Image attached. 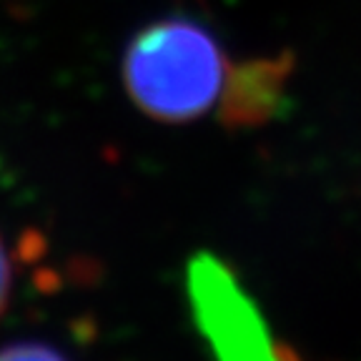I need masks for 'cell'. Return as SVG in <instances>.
<instances>
[{
	"label": "cell",
	"mask_w": 361,
	"mask_h": 361,
	"mask_svg": "<svg viewBox=\"0 0 361 361\" xmlns=\"http://www.w3.org/2000/svg\"><path fill=\"white\" fill-rule=\"evenodd\" d=\"M226 61L206 28L186 18L156 20L130 40L123 85L148 118L186 123L221 96Z\"/></svg>",
	"instance_id": "obj_1"
},
{
	"label": "cell",
	"mask_w": 361,
	"mask_h": 361,
	"mask_svg": "<svg viewBox=\"0 0 361 361\" xmlns=\"http://www.w3.org/2000/svg\"><path fill=\"white\" fill-rule=\"evenodd\" d=\"M193 319L216 361H301L286 344H276L254 299L221 259L198 254L186 274Z\"/></svg>",
	"instance_id": "obj_2"
},
{
	"label": "cell",
	"mask_w": 361,
	"mask_h": 361,
	"mask_svg": "<svg viewBox=\"0 0 361 361\" xmlns=\"http://www.w3.org/2000/svg\"><path fill=\"white\" fill-rule=\"evenodd\" d=\"M293 71L291 53L251 58L226 68L221 85V123L228 128H256L276 118Z\"/></svg>",
	"instance_id": "obj_3"
},
{
	"label": "cell",
	"mask_w": 361,
	"mask_h": 361,
	"mask_svg": "<svg viewBox=\"0 0 361 361\" xmlns=\"http://www.w3.org/2000/svg\"><path fill=\"white\" fill-rule=\"evenodd\" d=\"M0 361H68L61 351L53 346L35 344V341H25V344H11L0 349Z\"/></svg>",
	"instance_id": "obj_4"
},
{
	"label": "cell",
	"mask_w": 361,
	"mask_h": 361,
	"mask_svg": "<svg viewBox=\"0 0 361 361\" xmlns=\"http://www.w3.org/2000/svg\"><path fill=\"white\" fill-rule=\"evenodd\" d=\"M11 283H13V269H11V256H8V248L0 236V314L6 311L8 296H11Z\"/></svg>",
	"instance_id": "obj_5"
}]
</instances>
